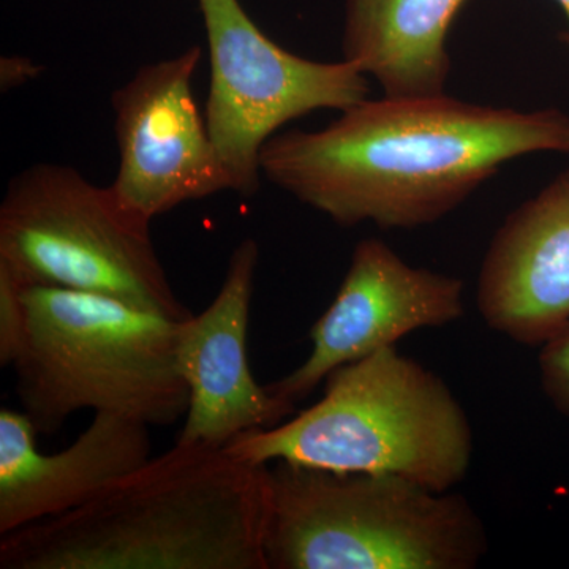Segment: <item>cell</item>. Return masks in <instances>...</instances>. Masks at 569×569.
I'll list each match as a JSON object with an SVG mask.
<instances>
[{
	"label": "cell",
	"mask_w": 569,
	"mask_h": 569,
	"mask_svg": "<svg viewBox=\"0 0 569 569\" xmlns=\"http://www.w3.org/2000/svg\"><path fill=\"white\" fill-rule=\"evenodd\" d=\"M569 153V114L447 96L365 100L316 132L274 134L261 174L342 227L411 230L466 203L505 163Z\"/></svg>",
	"instance_id": "cell-1"
},
{
	"label": "cell",
	"mask_w": 569,
	"mask_h": 569,
	"mask_svg": "<svg viewBox=\"0 0 569 569\" xmlns=\"http://www.w3.org/2000/svg\"><path fill=\"white\" fill-rule=\"evenodd\" d=\"M268 473L176 443L80 508L0 535V569H269Z\"/></svg>",
	"instance_id": "cell-2"
},
{
	"label": "cell",
	"mask_w": 569,
	"mask_h": 569,
	"mask_svg": "<svg viewBox=\"0 0 569 569\" xmlns=\"http://www.w3.org/2000/svg\"><path fill=\"white\" fill-rule=\"evenodd\" d=\"M223 448L258 466L391 475L448 492L467 477L473 430L443 378L389 347L329 373L323 397L295 418Z\"/></svg>",
	"instance_id": "cell-3"
},
{
	"label": "cell",
	"mask_w": 569,
	"mask_h": 569,
	"mask_svg": "<svg viewBox=\"0 0 569 569\" xmlns=\"http://www.w3.org/2000/svg\"><path fill=\"white\" fill-rule=\"evenodd\" d=\"M20 287L24 339L11 367L37 433L59 432L81 410L149 427L186 418L189 388L178 365L182 321L112 296Z\"/></svg>",
	"instance_id": "cell-4"
},
{
	"label": "cell",
	"mask_w": 569,
	"mask_h": 569,
	"mask_svg": "<svg viewBox=\"0 0 569 569\" xmlns=\"http://www.w3.org/2000/svg\"><path fill=\"white\" fill-rule=\"evenodd\" d=\"M488 550L485 523L458 493L391 475L269 466V569H471Z\"/></svg>",
	"instance_id": "cell-5"
},
{
	"label": "cell",
	"mask_w": 569,
	"mask_h": 569,
	"mask_svg": "<svg viewBox=\"0 0 569 569\" xmlns=\"http://www.w3.org/2000/svg\"><path fill=\"white\" fill-rule=\"evenodd\" d=\"M0 269L22 287L112 296L179 321L193 316L164 272L151 222L111 186L66 164H33L11 179L0 203Z\"/></svg>",
	"instance_id": "cell-6"
},
{
	"label": "cell",
	"mask_w": 569,
	"mask_h": 569,
	"mask_svg": "<svg viewBox=\"0 0 569 569\" xmlns=\"http://www.w3.org/2000/svg\"><path fill=\"white\" fill-rule=\"evenodd\" d=\"M208 37L209 137L233 192L260 189V157L284 123L317 110L343 111L369 99V78L355 63L317 62L269 39L239 0H198Z\"/></svg>",
	"instance_id": "cell-7"
},
{
	"label": "cell",
	"mask_w": 569,
	"mask_h": 569,
	"mask_svg": "<svg viewBox=\"0 0 569 569\" xmlns=\"http://www.w3.org/2000/svg\"><path fill=\"white\" fill-rule=\"evenodd\" d=\"M200 47L149 63L112 93L119 167L111 189L152 222L187 201L231 190L192 92Z\"/></svg>",
	"instance_id": "cell-8"
},
{
	"label": "cell",
	"mask_w": 569,
	"mask_h": 569,
	"mask_svg": "<svg viewBox=\"0 0 569 569\" xmlns=\"http://www.w3.org/2000/svg\"><path fill=\"white\" fill-rule=\"evenodd\" d=\"M463 291L458 277L415 268L381 239H365L351 253L335 301L310 329V355L266 389L296 406L339 367L396 347L419 329L460 320Z\"/></svg>",
	"instance_id": "cell-9"
},
{
	"label": "cell",
	"mask_w": 569,
	"mask_h": 569,
	"mask_svg": "<svg viewBox=\"0 0 569 569\" xmlns=\"http://www.w3.org/2000/svg\"><path fill=\"white\" fill-rule=\"evenodd\" d=\"M258 261L260 247L244 239L211 305L179 328L178 365L189 388V410L176 443L224 447L295 413L293 403L258 385L250 369L247 339Z\"/></svg>",
	"instance_id": "cell-10"
},
{
	"label": "cell",
	"mask_w": 569,
	"mask_h": 569,
	"mask_svg": "<svg viewBox=\"0 0 569 569\" xmlns=\"http://www.w3.org/2000/svg\"><path fill=\"white\" fill-rule=\"evenodd\" d=\"M477 302L486 325L520 346L541 348L569 323V168L498 228Z\"/></svg>",
	"instance_id": "cell-11"
},
{
	"label": "cell",
	"mask_w": 569,
	"mask_h": 569,
	"mask_svg": "<svg viewBox=\"0 0 569 569\" xmlns=\"http://www.w3.org/2000/svg\"><path fill=\"white\" fill-rule=\"evenodd\" d=\"M149 429L122 415L93 413L69 448L41 455L28 415L2 408L0 535L73 511L151 459Z\"/></svg>",
	"instance_id": "cell-12"
},
{
	"label": "cell",
	"mask_w": 569,
	"mask_h": 569,
	"mask_svg": "<svg viewBox=\"0 0 569 569\" xmlns=\"http://www.w3.org/2000/svg\"><path fill=\"white\" fill-rule=\"evenodd\" d=\"M466 0H346L342 51L391 99L447 93L452 21Z\"/></svg>",
	"instance_id": "cell-13"
},
{
	"label": "cell",
	"mask_w": 569,
	"mask_h": 569,
	"mask_svg": "<svg viewBox=\"0 0 569 569\" xmlns=\"http://www.w3.org/2000/svg\"><path fill=\"white\" fill-rule=\"evenodd\" d=\"M538 367L549 402L569 418V323L541 347Z\"/></svg>",
	"instance_id": "cell-14"
},
{
	"label": "cell",
	"mask_w": 569,
	"mask_h": 569,
	"mask_svg": "<svg viewBox=\"0 0 569 569\" xmlns=\"http://www.w3.org/2000/svg\"><path fill=\"white\" fill-rule=\"evenodd\" d=\"M24 305L21 287L0 269V365L13 366L24 339Z\"/></svg>",
	"instance_id": "cell-15"
},
{
	"label": "cell",
	"mask_w": 569,
	"mask_h": 569,
	"mask_svg": "<svg viewBox=\"0 0 569 569\" xmlns=\"http://www.w3.org/2000/svg\"><path fill=\"white\" fill-rule=\"evenodd\" d=\"M41 70L40 66H33L32 61L24 58H3L0 78H2L3 89L13 88L22 82L32 80Z\"/></svg>",
	"instance_id": "cell-16"
},
{
	"label": "cell",
	"mask_w": 569,
	"mask_h": 569,
	"mask_svg": "<svg viewBox=\"0 0 569 569\" xmlns=\"http://www.w3.org/2000/svg\"><path fill=\"white\" fill-rule=\"evenodd\" d=\"M556 2L559 3L560 9L563 10L565 17H567L568 28L567 31L561 33V40H563V43L569 48V0H556Z\"/></svg>",
	"instance_id": "cell-17"
}]
</instances>
